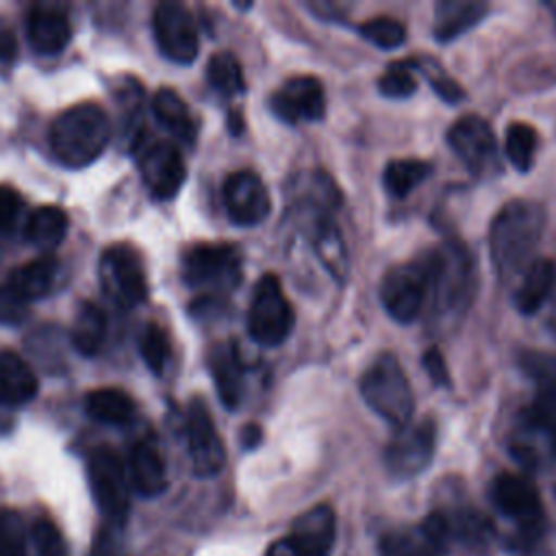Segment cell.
<instances>
[{
    "instance_id": "obj_39",
    "label": "cell",
    "mask_w": 556,
    "mask_h": 556,
    "mask_svg": "<svg viewBox=\"0 0 556 556\" xmlns=\"http://www.w3.org/2000/svg\"><path fill=\"white\" fill-rule=\"evenodd\" d=\"M378 89L387 98H408L417 89L413 61L391 63L378 78Z\"/></svg>"
},
{
    "instance_id": "obj_31",
    "label": "cell",
    "mask_w": 556,
    "mask_h": 556,
    "mask_svg": "<svg viewBox=\"0 0 556 556\" xmlns=\"http://www.w3.org/2000/svg\"><path fill=\"white\" fill-rule=\"evenodd\" d=\"M152 111L156 119L178 139L191 141L195 135V124L191 119V113L185 104V100L174 89H159L152 98Z\"/></svg>"
},
{
    "instance_id": "obj_26",
    "label": "cell",
    "mask_w": 556,
    "mask_h": 556,
    "mask_svg": "<svg viewBox=\"0 0 556 556\" xmlns=\"http://www.w3.org/2000/svg\"><path fill=\"white\" fill-rule=\"evenodd\" d=\"M37 376L15 352H0V404L20 406L37 395Z\"/></svg>"
},
{
    "instance_id": "obj_41",
    "label": "cell",
    "mask_w": 556,
    "mask_h": 556,
    "mask_svg": "<svg viewBox=\"0 0 556 556\" xmlns=\"http://www.w3.org/2000/svg\"><path fill=\"white\" fill-rule=\"evenodd\" d=\"M30 549L33 556H67L65 541L56 526L48 519H37L30 526Z\"/></svg>"
},
{
    "instance_id": "obj_5",
    "label": "cell",
    "mask_w": 556,
    "mask_h": 556,
    "mask_svg": "<svg viewBox=\"0 0 556 556\" xmlns=\"http://www.w3.org/2000/svg\"><path fill=\"white\" fill-rule=\"evenodd\" d=\"M430 293L443 313L463 311L473 293V261L469 250L458 241L441 243L426 258Z\"/></svg>"
},
{
    "instance_id": "obj_28",
    "label": "cell",
    "mask_w": 556,
    "mask_h": 556,
    "mask_svg": "<svg viewBox=\"0 0 556 556\" xmlns=\"http://www.w3.org/2000/svg\"><path fill=\"white\" fill-rule=\"evenodd\" d=\"M67 215L63 208L46 204L35 208L26 222H24V235L28 243H33L39 250H52L56 248L65 235H67Z\"/></svg>"
},
{
    "instance_id": "obj_16",
    "label": "cell",
    "mask_w": 556,
    "mask_h": 556,
    "mask_svg": "<svg viewBox=\"0 0 556 556\" xmlns=\"http://www.w3.org/2000/svg\"><path fill=\"white\" fill-rule=\"evenodd\" d=\"M291 208L304 215L311 226L330 222L341 204V193L326 172H302L289 182Z\"/></svg>"
},
{
    "instance_id": "obj_44",
    "label": "cell",
    "mask_w": 556,
    "mask_h": 556,
    "mask_svg": "<svg viewBox=\"0 0 556 556\" xmlns=\"http://www.w3.org/2000/svg\"><path fill=\"white\" fill-rule=\"evenodd\" d=\"M523 369L539 380L541 389L556 391V356L541 354V352H528L521 358Z\"/></svg>"
},
{
    "instance_id": "obj_33",
    "label": "cell",
    "mask_w": 556,
    "mask_h": 556,
    "mask_svg": "<svg viewBox=\"0 0 556 556\" xmlns=\"http://www.w3.org/2000/svg\"><path fill=\"white\" fill-rule=\"evenodd\" d=\"M430 163L419 159H395L384 167L382 185L393 198H406L430 176Z\"/></svg>"
},
{
    "instance_id": "obj_3",
    "label": "cell",
    "mask_w": 556,
    "mask_h": 556,
    "mask_svg": "<svg viewBox=\"0 0 556 556\" xmlns=\"http://www.w3.org/2000/svg\"><path fill=\"white\" fill-rule=\"evenodd\" d=\"M508 450L523 467H541L556 458V391L539 387L532 404L517 413Z\"/></svg>"
},
{
    "instance_id": "obj_37",
    "label": "cell",
    "mask_w": 556,
    "mask_h": 556,
    "mask_svg": "<svg viewBox=\"0 0 556 556\" xmlns=\"http://www.w3.org/2000/svg\"><path fill=\"white\" fill-rule=\"evenodd\" d=\"M361 30V37L367 39L369 43L382 48V50H393V48H400L406 39V28L400 20H393V17H387V15H380V17H371L367 22H363L358 26Z\"/></svg>"
},
{
    "instance_id": "obj_48",
    "label": "cell",
    "mask_w": 556,
    "mask_h": 556,
    "mask_svg": "<svg viewBox=\"0 0 556 556\" xmlns=\"http://www.w3.org/2000/svg\"><path fill=\"white\" fill-rule=\"evenodd\" d=\"M17 56V39L11 28L0 26V63H11Z\"/></svg>"
},
{
    "instance_id": "obj_12",
    "label": "cell",
    "mask_w": 556,
    "mask_h": 556,
    "mask_svg": "<svg viewBox=\"0 0 556 556\" xmlns=\"http://www.w3.org/2000/svg\"><path fill=\"white\" fill-rule=\"evenodd\" d=\"M491 502L504 517L515 521L526 536H536L543 530V504L536 486L526 476L500 473L491 482Z\"/></svg>"
},
{
    "instance_id": "obj_35",
    "label": "cell",
    "mask_w": 556,
    "mask_h": 556,
    "mask_svg": "<svg viewBox=\"0 0 556 556\" xmlns=\"http://www.w3.org/2000/svg\"><path fill=\"white\" fill-rule=\"evenodd\" d=\"M539 148V135L532 126L523 122H513L506 128V156L519 169L528 172L534 165Z\"/></svg>"
},
{
    "instance_id": "obj_22",
    "label": "cell",
    "mask_w": 556,
    "mask_h": 556,
    "mask_svg": "<svg viewBox=\"0 0 556 556\" xmlns=\"http://www.w3.org/2000/svg\"><path fill=\"white\" fill-rule=\"evenodd\" d=\"M556 287V263L549 258H534L517 278L513 304L523 315H534Z\"/></svg>"
},
{
    "instance_id": "obj_23",
    "label": "cell",
    "mask_w": 556,
    "mask_h": 556,
    "mask_svg": "<svg viewBox=\"0 0 556 556\" xmlns=\"http://www.w3.org/2000/svg\"><path fill=\"white\" fill-rule=\"evenodd\" d=\"M126 471L130 486L146 497H154L167 486L165 460L152 441H139L132 445Z\"/></svg>"
},
{
    "instance_id": "obj_1",
    "label": "cell",
    "mask_w": 556,
    "mask_h": 556,
    "mask_svg": "<svg viewBox=\"0 0 556 556\" xmlns=\"http://www.w3.org/2000/svg\"><path fill=\"white\" fill-rule=\"evenodd\" d=\"M545 232V208L534 200H510L493 217L489 252L502 282L517 280L534 261Z\"/></svg>"
},
{
    "instance_id": "obj_49",
    "label": "cell",
    "mask_w": 556,
    "mask_h": 556,
    "mask_svg": "<svg viewBox=\"0 0 556 556\" xmlns=\"http://www.w3.org/2000/svg\"><path fill=\"white\" fill-rule=\"evenodd\" d=\"M241 443L245 450H252L261 443V428L256 424H248L243 430H241Z\"/></svg>"
},
{
    "instance_id": "obj_38",
    "label": "cell",
    "mask_w": 556,
    "mask_h": 556,
    "mask_svg": "<svg viewBox=\"0 0 556 556\" xmlns=\"http://www.w3.org/2000/svg\"><path fill=\"white\" fill-rule=\"evenodd\" d=\"M139 352H141V358L146 361V365L152 371L161 374L172 356V343H169L167 332L159 324H146L141 339H139Z\"/></svg>"
},
{
    "instance_id": "obj_18",
    "label": "cell",
    "mask_w": 556,
    "mask_h": 556,
    "mask_svg": "<svg viewBox=\"0 0 556 556\" xmlns=\"http://www.w3.org/2000/svg\"><path fill=\"white\" fill-rule=\"evenodd\" d=\"M139 169L146 187L156 200L174 198L187 178L185 161L172 141H152L143 148Z\"/></svg>"
},
{
    "instance_id": "obj_11",
    "label": "cell",
    "mask_w": 556,
    "mask_h": 556,
    "mask_svg": "<svg viewBox=\"0 0 556 556\" xmlns=\"http://www.w3.org/2000/svg\"><path fill=\"white\" fill-rule=\"evenodd\" d=\"M437 428L432 419L400 426L384 450V465L393 478L406 480L424 471L434 454Z\"/></svg>"
},
{
    "instance_id": "obj_27",
    "label": "cell",
    "mask_w": 556,
    "mask_h": 556,
    "mask_svg": "<svg viewBox=\"0 0 556 556\" xmlns=\"http://www.w3.org/2000/svg\"><path fill=\"white\" fill-rule=\"evenodd\" d=\"M56 276V261L52 256H39L33 258L20 267H15L9 278H7V287L26 304H30L33 300L43 298Z\"/></svg>"
},
{
    "instance_id": "obj_9",
    "label": "cell",
    "mask_w": 556,
    "mask_h": 556,
    "mask_svg": "<svg viewBox=\"0 0 556 556\" xmlns=\"http://www.w3.org/2000/svg\"><path fill=\"white\" fill-rule=\"evenodd\" d=\"M430 293L426 261H413L391 267L380 282V302L384 311L400 324L417 319Z\"/></svg>"
},
{
    "instance_id": "obj_17",
    "label": "cell",
    "mask_w": 556,
    "mask_h": 556,
    "mask_svg": "<svg viewBox=\"0 0 556 556\" xmlns=\"http://www.w3.org/2000/svg\"><path fill=\"white\" fill-rule=\"evenodd\" d=\"M447 143L469 172L484 174L497 156V143L486 119L478 115L458 117L447 130Z\"/></svg>"
},
{
    "instance_id": "obj_20",
    "label": "cell",
    "mask_w": 556,
    "mask_h": 556,
    "mask_svg": "<svg viewBox=\"0 0 556 556\" xmlns=\"http://www.w3.org/2000/svg\"><path fill=\"white\" fill-rule=\"evenodd\" d=\"M337 536V517L328 504L313 506L302 513L293 526L289 536H285V545L291 556H328Z\"/></svg>"
},
{
    "instance_id": "obj_46",
    "label": "cell",
    "mask_w": 556,
    "mask_h": 556,
    "mask_svg": "<svg viewBox=\"0 0 556 556\" xmlns=\"http://www.w3.org/2000/svg\"><path fill=\"white\" fill-rule=\"evenodd\" d=\"M424 369L426 374L432 378L434 384L439 387H450V374H447V367H445V361L441 356L439 350L430 348L426 354H424Z\"/></svg>"
},
{
    "instance_id": "obj_8",
    "label": "cell",
    "mask_w": 556,
    "mask_h": 556,
    "mask_svg": "<svg viewBox=\"0 0 556 556\" xmlns=\"http://www.w3.org/2000/svg\"><path fill=\"white\" fill-rule=\"evenodd\" d=\"M182 278L202 291H230L241 280V256L228 243H200L182 258Z\"/></svg>"
},
{
    "instance_id": "obj_36",
    "label": "cell",
    "mask_w": 556,
    "mask_h": 556,
    "mask_svg": "<svg viewBox=\"0 0 556 556\" xmlns=\"http://www.w3.org/2000/svg\"><path fill=\"white\" fill-rule=\"evenodd\" d=\"M0 556H30V528L15 510H0Z\"/></svg>"
},
{
    "instance_id": "obj_6",
    "label": "cell",
    "mask_w": 556,
    "mask_h": 556,
    "mask_svg": "<svg viewBox=\"0 0 556 556\" xmlns=\"http://www.w3.org/2000/svg\"><path fill=\"white\" fill-rule=\"evenodd\" d=\"M293 306L287 300L280 280L274 274H265L256 287L248 311V332L265 348L280 345L293 330Z\"/></svg>"
},
{
    "instance_id": "obj_19",
    "label": "cell",
    "mask_w": 556,
    "mask_h": 556,
    "mask_svg": "<svg viewBox=\"0 0 556 556\" xmlns=\"http://www.w3.org/2000/svg\"><path fill=\"white\" fill-rule=\"evenodd\" d=\"M224 204L228 217L239 226H256L271 211V198L258 174L241 169L224 182Z\"/></svg>"
},
{
    "instance_id": "obj_4",
    "label": "cell",
    "mask_w": 556,
    "mask_h": 556,
    "mask_svg": "<svg viewBox=\"0 0 556 556\" xmlns=\"http://www.w3.org/2000/svg\"><path fill=\"white\" fill-rule=\"evenodd\" d=\"M365 404L384 421L400 428L413 419V387L393 354H378L358 380Z\"/></svg>"
},
{
    "instance_id": "obj_7",
    "label": "cell",
    "mask_w": 556,
    "mask_h": 556,
    "mask_svg": "<svg viewBox=\"0 0 556 556\" xmlns=\"http://www.w3.org/2000/svg\"><path fill=\"white\" fill-rule=\"evenodd\" d=\"M89 486L93 502L109 526H122L130 508V480L122 458L111 447H98L89 456Z\"/></svg>"
},
{
    "instance_id": "obj_30",
    "label": "cell",
    "mask_w": 556,
    "mask_h": 556,
    "mask_svg": "<svg viewBox=\"0 0 556 556\" xmlns=\"http://www.w3.org/2000/svg\"><path fill=\"white\" fill-rule=\"evenodd\" d=\"M106 337V317L93 302H83L72 324V343L83 356H93Z\"/></svg>"
},
{
    "instance_id": "obj_34",
    "label": "cell",
    "mask_w": 556,
    "mask_h": 556,
    "mask_svg": "<svg viewBox=\"0 0 556 556\" xmlns=\"http://www.w3.org/2000/svg\"><path fill=\"white\" fill-rule=\"evenodd\" d=\"M206 78L215 91L222 96H237L245 89L243 72L235 54L230 52H217L208 59L206 65Z\"/></svg>"
},
{
    "instance_id": "obj_10",
    "label": "cell",
    "mask_w": 556,
    "mask_h": 556,
    "mask_svg": "<svg viewBox=\"0 0 556 556\" xmlns=\"http://www.w3.org/2000/svg\"><path fill=\"white\" fill-rule=\"evenodd\" d=\"M100 285L117 306L132 308L146 300L148 280L141 261L130 245L115 243L102 252Z\"/></svg>"
},
{
    "instance_id": "obj_15",
    "label": "cell",
    "mask_w": 556,
    "mask_h": 556,
    "mask_svg": "<svg viewBox=\"0 0 556 556\" xmlns=\"http://www.w3.org/2000/svg\"><path fill=\"white\" fill-rule=\"evenodd\" d=\"M269 109L287 124L317 122L326 113L324 87L315 76H293L271 93Z\"/></svg>"
},
{
    "instance_id": "obj_21",
    "label": "cell",
    "mask_w": 556,
    "mask_h": 556,
    "mask_svg": "<svg viewBox=\"0 0 556 556\" xmlns=\"http://www.w3.org/2000/svg\"><path fill=\"white\" fill-rule=\"evenodd\" d=\"M30 46L41 54H59L72 39V28L65 13L52 4H37L26 20Z\"/></svg>"
},
{
    "instance_id": "obj_42",
    "label": "cell",
    "mask_w": 556,
    "mask_h": 556,
    "mask_svg": "<svg viewBox=\"0 0 556 556\" xmlns=\"http://www.w3.org/2000/svg\"><path fill=\"white\" fill-rule=\"evenodd\" d=\"M413 63H415V70L424 72V76L428 78L430 87L437 91L439 98H443L445 102H458L463 98L460 85L456 80H452L437 61L419 59V61H413Z\"/></svg>"
},
{
    "instance_id": "obj_13",
    "label": "cell",
    "mask_w": 556,
    "mask_h": 556,
    "mask_svg": "<svg viewBox=\"0 0 556 556\" xmlns=\"http://www.w3.org/2000/svg\"><path fill=\"white\" fill-rule=\"evenodd\" d=\"M185 434L193 473L200 478L219 473L226 463V447L202 400H191L185 417Z\"/></svg>"
},
{
    "instance_id": "obj_24",
    "label": "cell",
    "mask_w": 556,
    "mask_h": 556,
    "mask_svg": "<svg viewBox=\"0 0 556 556\" xmlns=\"http://www.w3.org/2000/svg\"><path fill=\"white\" fill-rule=\"evenodd\" d=\"M215 389L226 408H237L243 395V363L235 343H217L208 354Z\"/></svg>"
},
{
    "instance_id": "obj_40",
    "label": "cell",
    "mask_w": 556,
    "mask_h": 556,
    "mask_svg": "<svg viewBox=\"0 0 556 556\" xmlns=\"http://www.w3.org/2000/svg\"><path fill=\"white\" fill-rule=\"evenodd\" d=\"M380 556H439V549L421 532H393L380 541Z\"/></svg>"
},
{
    "instance_id": "obj_47",
    "label": "cell",
    "mask_w": 556,
    "mask_h": 556,
    "mask_svg": "<svg viewBox=\"0 0 556 556\" xmlns=\"http://www.w3.org/2000/svg\"><path fill=\"white\" fill-rule=\"evenodd\" d=\"M91 556H128V554L122 545V539L111 528H106L96 536Z\"/></svg>"
},
{
    "instance_id": "obj_14",
    "label": "cell",
    "mask_w": 556,
    "mask_h": 556,
    "mask_svg": "<svg viewBox=\"0 0 556 556\" xmlns=\"http://www.w3.org/2000/svg\"><path fill=\"white\" fill-rule=\"evenodd\" d=\"M154 39L161 52L176 63H191L198 54V26L180 2H161L152 13Z\"/></svg>"
},
{
    "instance_id": "obj_43",
    "label": "cell",
    "mask_w": 556,
    "mask_h": 556,
    "mask_svg": "<svg viewBox=\"0 0 556 556\" xmlns=\"http://www.w3.org/2000/svg\"><path fill=\"white\" fill-rule=\"evenodd\" d=\"M24 200L22 195L7 185H0V232L13 235L24 219Z\"/></svg>"
},
{
    "instance_id": "obj_32",
    "label": "cell",
    "mask_w": 556,
    "mask_h": 556,
    "mask_svg": "<svg viewBox=\"0 0 556 556\" xmlns=\"http://www.w3.org/2000/svg\"><path fill=\"white\" fill-rule=\"evenodd\" d=\"M85 408L93 419L104 424H126L135 413V404L130 395L115 387H102V389L89 391L85 397Z\"/></svg>"
},
{
    "instance_id": "obj_45",
    "label": "cell",
    "mask_w": 556,
    "mask_h": 556,
    "mask_svg": "<svg viewBox=\"0 0 556 556\" xmlns=\"http://www.w3.org/2000/svg\"><path fill=\"white\" fill-rule=\"evenodd\" d=\"M26 302H22L7 285L0 287V321L17 324L26 317Z\"/></svg>"
},
{
    "instance_id": "obj_25",
    "label": "cell",
    "mask_w": 556,
    "mask_h": 556,
    "mask_svg": "<svg viewBox=\"0 0 556 556\" xmlns=\"http://www.w3.org/2000/svg\"><path fill=\"white\" fill-rule=\"evenodd\" d=\"M489 7L476 0H441L434 7V37L437 41H452L476 26Z\"/></svg>"
},
{
    "instance_id": "obj_2",
    "label": "cell",
    "mask_w": 556,
    "mask_h": 556,
    "mask_svg": "<svg viewBox=\"0 0 556 556\" xmlns=\"http://www.w3.org/2000/svg\"><path fill=\"white\" fill-rule=\"evenodd\" d=\"M109 117L93 104L83 102L65 109L50 126V148L67 167H85L93 163L109 143Z\"/></svg>"
},
{
    "instance_id": "obj_29",
    "label": "cell",
    "mask_w": 556,
    "mask_h": 556,
    "mask_svg": "<svg viewBox=\"0 0 556 556\" xmlns=\"http://www.w3.org/2000/svg\"><path fill=\"white\" fill-rule=\"evenodd\" d=\"M313 250L319 256V261L324 263V267L337 278L343 280L348 276L350 269V261H348V250L341 237V230L334 226V222H321L317 226H313Z\"/></svg>"
}]
</instances>
